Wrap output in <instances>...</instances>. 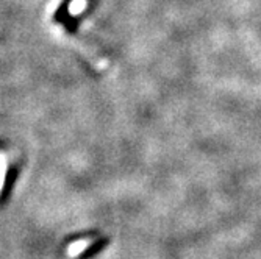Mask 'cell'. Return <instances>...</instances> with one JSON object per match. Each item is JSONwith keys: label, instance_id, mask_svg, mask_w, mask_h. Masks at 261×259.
Here are the masks:
<instances>
[{"label": "cell", "instance_id": "obj_1", "mask_svg": "<svg viewBox=\"0 0 261 259\" xmlns=\"http://www.w3.org/2000/svg\"><path fill=\"white\" fill-rule=\"evenodd\" d=\"M91 242H92L91 239H82V241H77V242H74V244H70L69 248H67V256H69V257H75V256H79L82 251H85V250L89 247Z\"/></svg>", "mask_w": 261, "mask_h": 259}, {"label": "cell", "instance_id": "obj_2", "mask_svg": "<svg viewBox=\"0 0 261 259\" xmlns=\"http://www.w3.org/2000/svg\"><path fill=\"white\" fill-rule=\"evenodd\" d=\"M5 175H7V156L4 153H0V191L4 187Z\"/></svg>", "mask_w": 261, "mask_h": 259}]
</instances>
